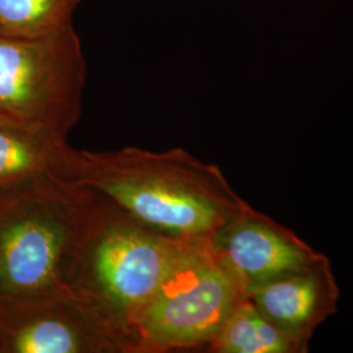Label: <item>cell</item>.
<instances>
[{
	"label": "cell",
	"instance_id": "1",
	"mask_svg": "<svg viewBox=\"0 0 353 353\" xmlns=\"http://www.w3.org/2000/svg\"><path fill=\"white\" fill-rule=\"evenodd\" d=\"M75 182L140 223L186 241H210L252 207L217 166L181 148L79 151Z\"/></svg>",
	"mask_w": 353,
	"mask_h": 353
},
{
	"label": "cell",
	"instance_id": "2",
	"mask_svg": "<svg viewBox=\"0 0 353 353\" xmlns=\"http://www.w3.org/2000/svg\"><path fill=\"white\" fill-rule=\"evenodd\" d=\"M109 202L62 178L0 188V301L77 287Z\"/></svg>",
	"mask_w": 353,
	"mask_h": 353
},
{
	"label": "cell",
	"instance_id": "3",
	"mask_svg": "<svg viewBox=\"0 0 353 353\" xmlns=\"http://www.w3.org/2000/svg\"><path fill=\"white\" fill-rule=\"evenodd\" d=\"M196 242L148 227L109 202L89 242L77 287L101 303L137 345L135 316Z\"/></svg>",
	"mask_w": 353,
	"mask_h": 353
},
{
	"label": "cell",
	"instance_id": "4",
	"mask_svg": "<svg viewBox=\"0 0 353 353\" xmlns=\"http://www.w3.org/2000/svg\"><path fill=\"white\" fill-rule=\"evenodd\" d=\"M85 80L72 24L39 37L0 36V115L68 138L81 117Z\"/></svg>",
	"mask_w": 353,
	"mask_h": 353
},
{
	"label": "cell",
	"instance_id": "5",
	"mask_svg": "<svg viewBox=\"0 0 353 353\" xmlns=\"http://www.w3.org/2000/svg\"><path fill=\"white\" fill-rule=\"evenodd\" d=\"M243 294L210 241L194 243L135 316L138 353L208 345Z\"/></svg>",
	"mask_w": 353,
	"mask_h": 353
},
{
	"label": "cell",
	"instance_id": "6",
	"mask_svg": "<svg viewBox=\"0 0 353 353\" xmlns=\"http://www.w3.org/2000/svg\"><path fill=\"white\" fill-rule=\"evenodd\" d=\"M0 353H138L131 335L79 287L0 301Z\"/></svg>",
	"mask_w": 353,
	"mask_h": 353
},
{
	"label": "cell",
	"instance_id": "7",
	"mask_svg": "<svg viewBox=\"0 0 353 353\" xmlns=\"http://www.w3.org/2000/svg\"><path fill=\"white\" fill-rule=\"evenodd\" d=\"M210 246L243 292L322 256L252 208L220 228Z\"/></svg>",
	"mask_w": 353,
	"mask_h": 353
},
{
	"label": "cell",
	"instance_id": "8",
	"mask_svg": "<svg viewBox=\"0 0 353 353\" xmlns=\"http://www.w3.org/2000/svg\"><path fill=\"white\" fill-rule=\"evenodd\" d=\"M245 294L276 327L306 345L316 325L332 313L336 287L327 261L321 256L312 265L281 274Z\"/></svg>",
	"mask_w": 353,
	"mask_h": 353
},
{
	"label": "cell",
	"instance_id": "9",
	"mask_svg": "<svg viewBox=\"0 0 353 353\" xmlns=\"http://www.w3.org/2000/svg\"><path fill=\"white\" fill-rule=\"evenodd\" d=\"M77 154L67 137L0 115V188L43 176L75 181Z\"/></svg>",
	"mask_w": 353,
	"mask_h": 353
},
{
	"label": "cell",
	"instance_id": "10",
	"mask_svg": "<svg viewBox=\"0 0 353 353\" xmlns=\"http://www.w3.org/2000/svg\"><path fill=\"white\" fill-rule=\"evenodd\" d=\"M208 347L219 353H292L306 345L276 327L243 294Z\"/></svg>",
	"mask_w": 353,
	"mask_h": 353
},
{
	"label": "cell",
	"instance_id": "11",
	"mask_svg": "<svg viewBox=\"0 0 353 353\" xmlns=\"http://www.w3.org/2000/svg\"><path fill=\"white\" fill-rule=\"evenodd\" d=\"M81 0H0V36L39 37L72 24Z\"/></svg>",
	"mask_w": 353,
	"mask_h": 353
}]
</instances>
